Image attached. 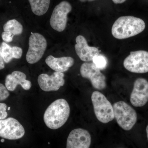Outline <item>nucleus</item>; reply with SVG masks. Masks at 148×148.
<instances>
[{
	"instance_id": "nucleus-1",
	"label": "nucleus",
	"mask_w": 148,
	"mask_h": 148,
	"mask_svg": "<svg viewBox=\"0 0 148 148\" xmlns=\"http://www.w3.org/2000/svg\"><path fill=\"white\" fill-rule=\"evenodd\" d=\"M145 27V23L141 18L132 16H121L114 23L112 34L117 39H125L139 34Z\"/></svg>"
},
{
	"instance_id": "nucleus-2",
	"label": "nucleus",
	"mask_w": 148,
	"mask_h": 148,
	"mask_svg": "<svg viewBox=\"0 0 148 148\" xmlns=\"http://www.w3.org/2000/svg\"><path fill=\"white\" fill-rule=\"evenodd\" d=\"M70 108L64 99H58L50 104L44 114L45 123L48 128L56 130L62 127L69 119Z\"/></svg>"
},
{
	"instance_id": "nucleus-3",
	"label": "nucleus",
	"mask_w": 148,
	"mask_h": 148,
	"mask_svg": "<svg viewBox=\"0 0 148 148\" xmlns=\"http://www.w3.org/2000/svg\"><path fill=\"white\" fill-rule=\"evenodd\" d=\"M113 108L114 118L120 127L126 131L132 129L137 121L135 110L123 101L114 103Z\"/></svg>"
},
{
	"instance_id": "nucleus-4",
	"label": "nucleus",
	"mask_w": 148,
	"mask_h": 148,
	"mask_svg": "<svg viewBox=\"0 0 148 148\" xmlns=\"http://www.w3.org/2000/svg\"><path fill=\"white\" fill-rule=\"evenodd\" d=\"M91 98L94 113L98 121L107 123L114 119L113 106L103 93L94 91Z\"/></svg>"
},
{
	"instance_id": "nucleus-5",
	"label": "nucleus",
	"mask_w": 148,
	"mask_h": 148,
	"mask_svg": "<svg viewBox=\"0 0 148 148\" xmlns=\"http://www.w3.org/2000/svg\"><path fill=\"white\" fill-rule=\"evenodd\" d=\"M29 45L26 59L29 64H36L43 56L47 47V41L42 35L35 33L29 37Z\"/></svg>"
},
{
	"instance_id": "nucleus-6",
	"label": "nucleus",
	"mask_w": 148,
	"mask_h": 148,
	"mask_svg": "<svg viewBox=\"0 0 148 148\" xmlns=\"http://www.w3.org/2000/svg\"><path fill=\"white\" fill-rule=\"evenodd\" d=\"M123 66L126 70L135 73H145L148 72V51L138 50L131 51L123 61Z\"/></svg>"
},
{
	"instance_id": "nucleus-7",
	"label": "nucleus",
	"mask_w": 148,
	"mask_h": 148,
	"mask_svg": "<svg viewBox=\"0 0 148 148\" xmlns=\"http://www.w3.org/2000/svg\"><path fill=\"white\" fill-rule=\"evenodd\" d=\"M72 10V6L69 2H61L54 8L49 21L52 29L61 32L66 29L68 21V14Z\"/></svg>"
},
{
	"instance_id": "nucleus-8",
	"label": "nucleus",
	"mask_w": 148,
	"mask_h": 148,
	"mask_svg": "<svg viewBox=\"0 0 148 148\" xmlns=\"http://www.w3.org/2000/svg\"><path fill=\"white\" fill-rule=\"evenodd\" d=\"M82 77L90 81L92 86L95 89L102 90L106 88V77L93 63L85 62L80 69Z\"/></svg>"
},
{
	"instance_id": "nucleus-9",
	"label": "nucleus",
	"mask_w": 148,
	"mask_h": 148,
	"mask_svg": "<svg viewBox=\"0 0 148 148\" xmlns=\"http://www.w3.org/2000/svg\"><path fill=\"white\" fill-rule=\"evenodd\" d=\"M24 127L18 121L10 117L0 120V137L9 140L22 138L25 134Z\"/></svg>"
},
{
	"instance_id": "nucleus-10",
	"label": "nucleus",
	"mask_w": 148,
	"mask_h": 148,
	"mask_svg": "<svg viewBox=\"0 0 148 148\" xmlns=\"http://www.w3.org/2000/svg\"><path fill=\"white\" fill-rule=\"evenodd\" d=\"M132 106L142 107L148 102V81L143 78L135 80L130 96Z\"/></svg>"
},
{
	"instance_id": "nucleus-11",
	"label": "nucleus",
	"mask_w": 148,
	"mask_h": 148,
	"mask_svg": "<svg viewBox=\"0 0 148 148\" xmlns=\"http://www.w3.org/2000/svg\"><path fill=\"white\" fill-rule=\"evenodd\" d=\"M64 77V73L59 72H54L51 75L42 74L38 77V84L43 91H57L65 84Z\"/></svg>"
},
{
	"instance_id": "nucleus-12",
	"label": "nucleus",
	"mask_w": 148,
	"mask_h": 148,
	"mask_svg": "<svg viewBox=\"0 0 148 148\" xmlns=\"http://www.w3.org/2000/svg\"><path fill=\"white\" fill-rule=\"evenodd\" d=\"M91 137L86 130L76 128L70 132L67 138L66 148H89Z\"/></svg>"
},
{
	"instance_id": "nucleus-13",
	"label": "nucleus",
	"mask_w": 148,
	"mask_h": 148,
	"mask_svg": "<svg viewBox=\"0 0 148 148\" xmlns=\"http://www.w3.org/2000/svg\"><path fill=\"white\" fill-rule=\"evenodd\" d=\"M75 48L76 53L82 61L85 62L92 61L95 56L100 54L98 48L90 47L84 36L79 35L76 38Z\"/></svg>"
},
{
	"instance_id": "nucleus-14",
	"label": "nucleus",
	"mask_w": 148,
	"mask_h": 148,
	"mask_svg": "<svg viewBox=\"0 0 148 148\" xmlns=\"http://www.w3.org/2000/svg\"><path fill=\"white\" fill-rule=\"evenodd\" d=\"M18 85L25 90H29L32 86V82L27 79V76L23 72L15 71L6 77L5 86L9 91H14Z\"/></svg>"
},
{
	"instance_id": "nucleus-15",
	"label": "nucleus",
	"mask_w": 148,
	"mask_h": 148,
	"mask_svg": "<svg viewBox=\"0 0 148 148\" xmlns=\"http://www.w3.org/2000/svg\"><path fill=\"white\" fill-rule=\"evenodd\" d=\"M74 58L71 56H63L55 58L51 55L48 56L45 59L46 64L55 72L64 73L74 65Z\"/></svg>"
},
{
	"instance_id": "nucleus-16",
	"label": "nucleus",
	"mask_w": 148,
	"mask_h": 148,
	"mask_svg": "<svg viewBox=\"0 0 148 148\" xmlns=\"http://www.w3.org/2000/svg\"><path fill=\"white\" fill-rule=\"evenodd\" d=\"M32 11L37 16L45 14L50 5V0H28Z\"/></svg>"
},
{
	"instance_id": "nucleus-17",
	"label": "nucleus",
	"mask_w": 148,
	"mask_h": 148,
	"mask_svg": "<svg viewBox=\"0 0 148 148\" xmlns=\"http://www.w3.org/2000/svg\"><path fill=\"white\" fill-rule=\"evenodd\" d=\"M4 32L11 33L14 36L21 35L23 33V27L20 22L16 19L9 20L4 24Z\"/></svg>"
},
{
	"instance_id": "nucleus-18",
	"label": "nucleus",
	"mask_w": 148,
	"mask_h": 148,
	"mask_svg": "<svg viewBox=\"0 0 148 148\" xmlns=\"http://www.w3.org/2000/svg\"><path fill=\"white\" fill-rule=\"evenodd\" d=\"M0 50L5 63L8 64L14 58L12 47L6 43L2 42Z\"/></svg>"
},
{
	"instance_id": "nucleus-19",
	"label": "nucleus",
	"mask_w": 148,
	"mask_h": 148,
	"mask_svg": "<svg viewBox=\"0 0 148 148\" xmlns=\"http://www.w3.org/2000/svg\"><path fill=\"white\" fill-rule=\"evenodd\" d=\"M92 61L96 67L100 70L106 69L108 64V59L106 56L100 54L94 56Z\"/></svg>"
},
{
	"instance_id": "nucleus-20",
	"label": "nucleus",
	"mask_w": 148,
	"mask_h": 148,
	"mask_svg": "<svg viewBox=\"0 0 148 148\" xmlns=\"http://www.w3.org/2000/svg\"><path fill=\"white\" fill-rule=\"evenodd\" d=\"M10 93L5 86L0 83V101H3L8 98Z\"/></svg>"
},
{
	"instance_id": "nucleus-21",
	"label": "nucleus",
	"mask_w": 148,
	"mask_h": 148,
	"mask_svg": "<svg viewBox=\"0 0 148 148\" xmlns=\"http://www.w3.org/2000/svg\"><path fill=\"white\" fill-rule=\"evenodd\" d=\"M7 106L5 103H0V120L5 119L7 117Z\"/></svg>"
},
{
	"instance_id": "nucleus-22",
	"label": "nucleus",
	"mask_w": 148,
	"mask_h": 148,
	"mask_svg": "<svg viewBox=\"0 0 148 148\" xmlns=\"http://www.w3.org/2000/svg\"><path fill=\"white\" fill-rule=\"evenodd\" d=\"M14 36L11 33L8 32H3L1 34L2 38L5 42H10L13 40Z\"/></svg>"
},
{
	"instance_id": "nucleus-23",
	"label": "nucleus",
	"mask_w": 148,
	"mask_h": 148,
	"mask_svg": "<svg viewBox=\"0 0 148 148\" xmlns=\"http://www.w3.org/2000/svg\"><path fill=\"white\" fill-rule=\"evenodd\" d=\"M12 51L14 58L19 59L22 56L23 51L21 48L17 46L12 47Z\"/></svg>"
},
{
	"instance_id": "nucleus-24",
	"label": "nucleus",
	"mask_w": 148,
	"mask_h": 148,
	"mask_svg": "<svg viewBox=\"0 0 148 148\" xmlns=\"http://www.w3.org/2000/svg\"><path fill=\"white\" fill-rule=\"evenodd\" d=\"M1 45H0V48H1ZM5 62L3 59L2 56L1 55V50H0V70H2L5 68Z\"/></svg>"
},
{
	"instance_id": "nucleus-25",
	"label": "nucleus",
	"mask_w": 148,
	"mask_h": 148,
	"mask_svg": "<svg viewBox=\"0 0 148 148\" xmlns=\"http://www.w3.org/2000/svg\"><path fill=\"white\" fill-rule=\"evenodd\" d=\"M114 3L116 4H121L124 3L126 0H112Z\"/></svg>"
},
{
	"instance_id": "nucleus-26",
	"label": "nucleus",
	"mask_w": 148,
	"mask_h": 148,
	"mask_svg": "<svg viewBox=\"0 0 148 148\" xmlns=\"http://www.w3.org/2000/svg\"><path fill=\"white\" fill-rule=\"evenodd\" d=\"M81 2H85L86 1L91 2L95 1V0H79Z\"/></svg>"
},
{
	"instance_id": "nucleus-27",
	"label": "nucleus",
	"mask_w": 148,
	"mask_h": 148,
	"mask_svg": "<svg viewBox=\"0 0 148 148\" xmlns=\"http://www.w3.org/2000/svg\"><path fill=\"white\" fill-rule=\"evenodd\" d=\"M146 132H147V138L148 141V125L147 126V127H146Z\"/></svg>"
},
{
	"instance_id": "nucleus-28",
	"label": "nucleus",
	"mask_w": 148,
	"mask_h": 148,
	"mask_svg": "<svg viewBox=\"0 0 148 148\" xmlns=\"http://www.w3.org/2000/svg\"><path fill=\"white\" fill-rule=\"evenodd\" d=\"M1 143H4V142L5 141L4 139H1Z\"/></svg>"
},
{
	"instance_id": "nucleus-29",
	"label": "nucleus",
	"mask_w": 148,
	"mask_h": 148,
	"mask_svg": "<svg viewBox=\"0 0 148 148\" xmlns=\"http://www.w3.org/2000/svg\"><path fill=\"white\" fill-rule=\"evenodd\" d=\"M10 108H8V110H10Z\"/></svg>"
},
{
	"instance_id": "nucleus-30",
	"label": "nucleus",
	"mask_w": 148,
	"mask_h": 148,
	"mask_svg": "<svg viewBox=\"0 0 148 148\" xmlns=\"http://www.w3.org/2000/svg\"></svg>"
}]
</instances>
